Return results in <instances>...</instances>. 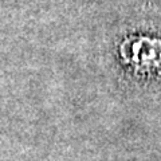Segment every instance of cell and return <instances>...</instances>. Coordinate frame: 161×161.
Returning <instances> with one entry per match:
<instances>
[{"instance_id":"obj_1","label":"cell","mask_w":161,"mask_h":161,"mask_svg":"<svg viewBox=\"0 0 161 161\" xmlns=\"http://www.w3.org/2000/svg\"><path fill=\"white\" fill-rule=\"evenodd\" d=\"M126 55L137 64L160 66L161 64V40L148 36H138L128 40L124 46Z\"/></svg>"}]
</instances>
